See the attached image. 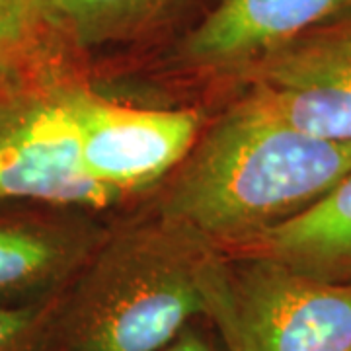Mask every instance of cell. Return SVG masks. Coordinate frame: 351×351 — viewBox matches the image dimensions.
<instances>
[{
  "mask_svg": "<svg viewBox=\"0 0 351 351\" xmlns=\"http://www.w3.org/2000/svg\"><path fill=\"white\" fill-rule=\"evenodd\" d=\"M348 172L351 143L299 131L248 92L201 131L156 217L232 254L306 211Z\"/></svg>",
  "mask_w": 351,
  "mask_h": 351,
  "instance_id": "obj_1",
  "label": "cell"
},
{
  "mask_svg": "<svg viewBox=\"0 0 351 351\" xmlns=\"http://www.w3.org/2000/svg\"><path fill=\"white\" fill-rule=\"evenodd\" d=\"M36 66L0 78V203L36 201L64 209L119 203L82 168L71 80L36 73Z\"/></svg>",
  "mask_w": 351,
  "mask_h": 351,
  "instance_id": "obj_4",
  "label": "cell"
},
{
  "mask_svg": "<svg viewBox=\"0 0 351 351\" xmlns=\"http://www.w3.org/2000/svg\"><path fill=\"white\" fill-rule=\"evenodd\" d=\"M232 254L263 256L322 279L351 281V172L306 211Z\"/></svg>",
  "mask_w": 351,
  "mask_h": 351,
  "instance_id": "obj_10",
  "label": "cell"
},
{
  "mask_svg": "<svg viewBox=\"0 0 351 351\" xmlns=\"http://www.w3.org/2000/svg\"><path fill=\"white\" fill-rule=\"evenodd\" d=\"M207 302L223 351H351V281L219 252Z\"/></svg>",
  "mask_w": 351,
  "mask_h": 351,
  "instance_id": "obj_3",
  "label": "cell"
},
{
  "mask_svg": "<svg viewBox=\"0 0 351 351\" xmlns=\"http://www.w3.org/2000/svg\"><path fill=\"white\" fill-rule=\"evenodd\" d=\"M250 92L314 137L351 143V14L250 66Z\"/></svg>",
  "mask_w": 351,
  "mask_h": 351,
  "instance_id": "obj_6",
  "label": "cell"
},
{
  "mask_svg": "<svg viewBox=\"0 0 351 351\" xmlns=\"http://www.w3.org/2000/svg\"><path fill=\"white\" fill-rule=\"evenodd\" d=\"M350 14L351 0H215L182 34L176 59L199 71H248Z\"/></svg>",
  "mask_w": 351,
  "mask_h": 351,
  "instance_id": "obj_7",
  "label": "cell"
},
{
  "mask_svg": "<svg viewBox=\"0 0 351 351\" xmlns=\"http://www.w3.org/2000/svg\"><path fill=\"white\" fill-rule=\"evenodd\" d=\"M53 43L41 0H0V78L36 66Z\"/></svg>",
  "mask_w": 351,
  "mask_h": 351,
  "instance_id": "obj_11",
  "label": "cell"
},
{
  "mask_svg": "<svg viewBox=\"0 0 351 351\" xmlns=\"http://www.w3.org/2000/svg\"><path fill=\"white\" fill-rule=\"evenodd\" d=\"M2 78H4V76H2Z\"/></svg>",
  "mask_w": 351,
  "mask_h": 351,
  "instance_id": "obj_14",
  "label": "cell"
},
{
  "mask_svg": "<svg viewBox=\"0 0 351 351\" xmlns=\"http://www.w3.org/2000/svg\"><path fill=\"white\" fill-rule=\"evenodd\" d=\"M156 351H223V346L217 334H209L201 326L199 320H195Z\"/></svg>",
  "mask_w": 351,
  "mask_h": 351,
  "instance_id": "obj_13",
  "label": "cell"
},
{
  "mask_svg": "<svg viewBox=\"0 0 351 351\" xmlns=\"http://www.w3.org/2000/svg\"><path fill=\"white\" fill-rule=\"evenodd\" d=\"M215 0H41L57 43L78 51L110 49L195 24Z\"/></svg>",
  "mask_w": 351,
  "mask_h": 351,
  "instance_id": "obj_9",
  "label": "cell"
},
{
  "mask_svg": "<svg viewBox=\"0 0 351 351\" xmlns=\"http://www.w3.org/2000/svg\"><path fill=\"white\" fill-rule=\"evenodd\" d=\"M108 234L76 215L0 213V306L64 293Z\"/></svg>",
  "mask_w": 351,
  "mask_h": 351,
  "instance_id": "obj_8",
  "label": "cell"
},
{
  "mask_svg": "<svg viewBox=\"0 0 351 351\" xmlns=\"http://www.w3.org/2000/svg\"><path fill=\"white\" fill-rule=\"evenodd\" d=\"M69 96L82 168L119 199L174 174L203 129L195 110L123 106L73 80Z\"/></svg>",
  "mask_w": 351,
  "mask_h": 351,
  "instance_id": "obj_5",
  "label": "cell"
},
{
  "mask_svg": "<svg viewBox=\"0 0 351 351\" xmlns=\"http://www.w3.org/2000/svg\"><path fill=\"white\" fill-rule=\"evenodd\" d=\"M63 295L0 306V351H49Z\"/></svg>",
  "mask_w": 351,
  "mask_h": 351,
  "instance_id": "obj_12",
  "label": "cell"
},
{
  "mask_svg": "<svg viewBox=\"0 0 351 351\" xmlns=\"http://www.w3.org/2000/svg\"><path fill=\"white\" fill-rule=\"evenodd\" d=\"M219 252L154 221L108 234L64 291L49 351H156L207 318Z\"/></svg>",
  "mask_w": 351,
  "mask_h": 351,
  "instance_id": "obj_2",
  "label": "cell"
}]
</instances>
